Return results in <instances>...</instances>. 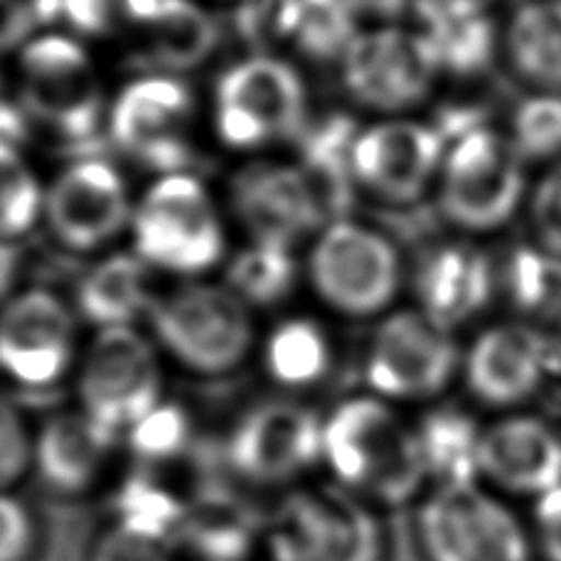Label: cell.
Instances as JSON below:
<instances>
[{
	"label": "cell",
	"instance_id": "cell-1",
	"mask_svg": "<svg viewBox=\"0 0 561 561\" xmlns=\"http://www.w3.org/2000/svg\"><path fill=\"white\" fill-rule=\"evenodd\" d=\"M323 473L377 510L416 503L428 490L416 424L367 389L323 412Z\"/></svg>",
	"mask_w": 561,
	"mask_h": 561
},
{
	"label": "cell",
	"instance_id": "cell-2",
	"mask_svg": "<svg viewBox=\"0 0 561 561\" xmlns=\"http://www.w3.org/2000/svg\"><path fill=\"white\" fill-rule=\"evenodd\" d=\"M146 330L168 367L197 379L237 375L256 357L262 330L225 280L190 278L158 290Z\"/></svg>",
	"mask_w": 561,
	"mask_h": 561
},
{
	"label": "cell",
	"instance_id": "cell-3",
	"mask_svg": "<svg viewBox=\"0 0 561 561\" xmlns=\"http://www.w3.org/2000/svg\"><path fill=\"white\" fill-rule=\"evenodd\" d=\"M20 106L30 122L79 156H99L108 102L92 55L72 33L33 35L18 53Z\"/></svg>",
	"mask_w": 561,
	"mask_h": 561
},
{
	"label": "cell",
	"instance_id": "cell-4",
	"mask_svg": "<svg viewBox=\"0 0 561 561\" xmlns=\"http://www.w3.org/2000/svg\"><path fill=\"white\" fill-rule=\"evenodd\" d=\"M262 561H387L379 510L328 483L286 490L264 515Z\"/></svg>",
	"mask_w": 561,
	"mask_h": 561
},
{
	"label": "cell",
	"instance_id": "cell-5",
	"mask_svg": "<svg viewBox=\"0 0 561 561\" xmlns=\"http://www.w3.org/2000/svg\"><path fill=\"white\" fill-rule=\"evenodd\" d=\"M131 252L153 274L205 278L227 262V229L209 190L190 170L158 175L134 205Z\"/></svg>",
	"mask_w": 561,
	"mask_h": 561
},
{
	"label": "cell",
	"instance_id": "cell-6",
	"mask_svg": "<svg viewBox=\"0 0 561 561\" xmlns=\"http://www.w3.org/2000/svg\"><path fill=\"white\" fill-rule=\"evenodd\" d=\"M227 473L247 490L286 493L323 473V412L300 397L247 407L222 440Z\"/></svg>",
	"mask_w": 561,
	"mask_h": 561
},
{
	"label": "cell",
	"instance_id": "cell-7",
	"mask_svg": "<svg viewBox=\"0 0 561 561\" xmlns=\"http://www.w3.org/2000/svg\"><path fill=\"white\" fill-rule=\"evenodd\" d=\"M304 274L318 306L343 320L382 318L397 308L404 286V264L394 239L353 217L320 229Z\"/></svg>",
	"mask_w": 561,
	"mask_h": 561
},
{
	"label": "cell",
	"instance_id": "cell-8",
	"mask_svg": "<svg viewBox=\"0 0 561 561\" xmlns=\"http://www.w3.org/2000/svg\"><path fill=\"white\" fill-rule=\"evenodd\" d=\"M168 363L144 325L92 330L72 375L77 407L122 438L163 402Z\"/></svg>",
	"mask_w": 561,
	"mask_h": 561
},
{
	"label": "cell",
	"instance_id": "cell-9",
	"mask_svg": "<svg viewBox=\"0 0 561 561\" xmlns=\"http://www.w3.org/2000/svg\"><path fill=\"white\" fill-rule=\"evenodd\" d=\"M463 350L454 330L438 325L424 310L392 308L375 320L359 373L367 392L397 407L431 404L460 375Z\"/></svg>",
	"mask_w": 561,
	"mask_h": 561
},
{
	"label": "cell",
	"instance_id": "cell-10",
	"mask_svg": "<svg viewBox=\"0 0 561 561\" xmlns=\"http://www.w3.org/2000/svg\"><path fill=\"white\" fill-rule=\"evenodd\" d=\"M414 535L424 561H533V535L480 483L428 488L416 500Z\"/></svg>",
	"mask_w": 561,
	"mask_h": 561
},
{
	"label": "cell",
	"instance_id": "cell-11",
	"mask_svg": "<svg viewBox=\"0 0 561 561\" xmlns=\"http://www.w3.org/2000/svg\"><path fill=\"white\" fill-rule=\"evenodd\" d=\"M308 118L304 77L280 55H247L227 67L215 87V131L234 150L296 140Z\"/></svg>",
	"mask_w": 561,
	"mask_h": 561
},
{
	"label": "cell",
	"instance_id": "cell-12",
	"mask_svg": "<svg viewBox=\"0 0 561 561\" xmlns=\"http://www.w3.org/2000/svg\"><path fill=\"white\" fill-rule=\"evenodd\" d=\"M525 185V156L510 134L468 128L448 146L440 165V213L466 232H493L513 219Z\"/></svg>",
	"mask_w": 561,
	"mask_h": 561
},
{
	"label": "cell",
	"instance_id": "cell-13",
	"mask_svg": "<svg viewBox=\"0 0 561 561\" xmlns=\"http://www.w3.org/2000/svg\"><path fill=\"white\" fill-rule=\"evenodd\" d=\"M82 347V320L57 290L18 288L0 306V377L8 385L49 392L72 379Z\"/></svg>",
	"mask_w": 561,
	"mask_h": 561
},
{
	"label": "cell",
	"instance_id": "cell-14",
	"mask_svg": "<svg viewBox=\"0 0 561 561\" xmlns=\"http://www.w3.org/2000/svg\"><path fill=\"white\" fill-rule=\"evenodd\" d=\"M195 94L175 75H138L108 104L106 136L118 153L158 175L183 173L195 158Z\"/></svg>",
	"mask_w": 561,
	"mask_h": 561
},
{
	"label": "cell",
	"instance_id": "cell-15",
	"mask_svg": "<svg viewBox=\"0 0 561 561\" xmlns=\"http://www.w3.org/2000/svg\"><path fill=\"white\" fill-rule=\"evenodd\" d=\"M343 84L359 106L402 114L431 94L440 72L438 57L416 27L385 23L359 30L340 59Z\"/></svg>",
	"mask_w": 561,
	"mask_h": 561
},
{
	"label": "cell",
	"instance_id": "cell-16",
	"mask_svg": "<svg viewBox=\"0 0 561 561\" xmlns=\"http://www.w3.org/2000/svg\"><path fill=\"white\" fill-rule=\"evenodd\" d=\"M126 178L104 156H79L45 190V225L72 254H96L131 227Z\"/></svg>",
	"mask_w": 561,
	"mask_h": 561
},
{
	"label": "cell",
	"instance_id": "cell-17",
	"mask_svg": "<svg viewBox=\"0 0 561 561\" xmlns=\"http://www.w3.org/2000/svg\"><path fill=\"white\" fill-rule=\"evenodd\" d=\"M446 150L440 128L414 118L359 128L353 146L357 187L389 205H412L438 180Z\"/></svg>",
	"mask_w": 561,
	"mask_h": 561
},
{
	"label": "cell",
	"instance_id": "cell-18",
	"mask_svg": "<svg viewBox=\"0 0 561 561\" xmlns=\"http://www.w3.org/2000/svg\"><path fill=\"white\" fill-rule=\"evenodd\" d=\"M554 359L552 337L525 320H510L476 335L463 350L460 377L480 404L515 409L542 392Z\"/></svg>",
	"mask_w": 561,
	"mask_h": 561
},
{
	"label": "cell",
	"instance_id": "cell-19",
	"mask_svg": "<svg viewBox=\"0 0 561 561\" xmlns=\"http://www.w3.org/2000/svg\"><path fill=\"white\" fill-rule=\"evenodd\" d=\"M118 446L122 438L82 409H62L35 426L30 478L59 500L87 497L112 476Z\"/></svg>",
	"mask_w": 561,
	"mask_h": 561
},
{
	"label": "cell",
	"instance_id": "cell-20",
	"mask_svg": "<svg viewBox=\"0 0 561 561\" xmlns=\"http://www.w3.org/2000/svg\"><path fill=\"white\" fill-rule=\"evenodd\" d=\"M229 203L252 239L298 244L325 227L313 187L294 163L254 160L229 183Z\"/></svg>",
	"mask_w": 561,
	"mask_h": 561
},
{
	"label": "cell",
	"instance_id": "cell-21",
	"mask_svg": "<svg viewBox=\"0 0 561 561\" xmlns=\"http://www.w3.org/2000/svg\"><path fill=\"white\" fill-rule=\"evenodd\" d=\"M480 480L503 493L542 497L561 485V431L533 414L497 419L485 426Z\"/></svg>",
	"mask_w": 561,
	"mask_h": 561
},
{
	"label": "cell",
	"instance_id": "cell-22",
	"mask_svg": "<svg viewBox=\"0 0 561 561\" xmlns=\"http://www.w3.org/2000/svg\"><path fill=\"white\" fill-rule=\"evenodd\" d=\"M412 284L416 308L456 333L488 308L497 278L476 244L440 242L421 254Z\"/></svg>",
	"mask_w": 561,
	"mask_h": 561
},
{
	"label": "cell",
	"instance_id": "cell-23",
	"mask_svg": "<svg viewBox=\"0 0 561 561\" xmlns=\"http://www.w3.org/2000/svg\"><path fill=\"white\" fill-rule=\"evenodd\" d=\"M337 357V340L323 320L288 313L264 330L254 359L280 394L304 397L333 377Z\"/></svg>",
	"mask_w": 561,
	"mask_h": 561
},
{
	"label": "cell",
	"instance_id": "cell-24",
	"mask_svg": "<svg viewBox=\"0 0 561 561\" xmlns=\"http://www.w3.org/2000/svg\"><path fill=\"white\" fill-rule=\"evenodd\" d=\"M131 39L140 75L180 77L217 53L222 27L197 0H160Z\"/></svg>",
	"mask_w": 561,
	"mask_h": 561
},
{
	"label": "cell",
	"instance_id": "cell-25",
	"mask_svg": "<svg viewBox=\"0 0 561 561\" xmlns=\"http://www.w3.org/2000/svg\"><path fill=\"white\" fill-rule=\"evenodd\" d=\"M158 290L153 272L136 252H112L79 276L72 296L82 325L92 330L144 325Z\"/></svg>",
	"mask_w": 561,
	"mask_h": 561
},
{
	"label": "cell",
	"instance_id": "cell-26",
	"mask_svg": "<svg viewBox=\"0 0 561 561\" xmlns=\"http://www.w3.org/2000/svg\"><path fill=\"white\" fill-rule=\"evenodd\" d=\"M357 134L359 126L353 116L328 112L320 118H308L294 140L298 148L296 165L313 187L325 225L350 217L355 205L359 187L353 170V146Z\"/></svg>",
	"mask_w": 561,
	"mask_h": 561
},
{
	"label": "cell",
	"instance_id": "cell-27",
	"mask_svg": "<svg viewBox=\"0 0 561 561\" xmlns=\"http://www.w3.org/2000/svg\"><path fill=\"white\" fill-rule=\"evenodd\" d=\"M412 18L434 47L440 72L483 75L495 59L497 33L490 10L466 0H419Z\"/></svg>",
	"mask_w": 561,
	"mask_h": 561
},
{
	"label": "cell",
	"instance_id": "cell-28",
	"mask_svg": "<svg viewBox=\"0 0 561 561\" xmlns=\"http://www.w3.org/2000/svg\"><path fill=\"white\" fill-rule=\"evenodd\" d=\"M264 517H254L252 510L229 495H195L190 497L180 554L195 561H249L259 554Z\"/></svg>",
	"mask_w": 561,
	"mask_h": 561
},
{
	"label": "cell",
	"instance_id": "cell-29",
	"mask_svg": "<svg viewBox=\"0 0 561 561\" xmlns=\"http://www.w3.org/2000/svg\"><path fill=\"white\" fill-rule=\"evenodd\" d=\"M421 460L434 485L480 483V448L485 426L456 407H431L414 421Z\"/></svg>",
	"mask_w": 561,
	"mask_h": 561
},
{
	"label": "cell",
	"instance_id": "cell-30",
	"mask_svg": "<svg viewBox=\"0 0 561 561\" xmlns=\"http://www.w3.org/2000/svg\"><path fill=\"white\" fill-rule=\"evenodd\" d=\"M225 284L252 310H272L288 304L306 280L296 244L274 239H249L239 252L227 256Z\"/></svg>",
	"mask_w": 561,
	"mask_h": 561
},
{
	"label": "cell",
	"instance_id": "cell-31",
	"mask_svg": "<svg viewBox=\"0 0 561 561\" xmlns=\"http://www.w3.org/2000/svg\"><path fill=\"white\" fill-rule=\"evenodd\" d=\"M507 57L539 92H561V0H527L510 18Z\"/></svg>",
	"mask_w": 561,
	"mask_h": 561
},
{
	"label": "cell",
	"instance_id": "cell-32",
	"mask_svg": "<svg viewBox=\"0 0 561 561\" xmlns=\"http://www.w3.org/2000/svg\"><path fill=\"white\" fill-rule=\"evenodd\" d=\"M190 497L163 483L156 468L138 466L118 480L112 493V523L178 547Z\"/></svg>",
	"mask_w": 561,
	"mask_h": 561
},
{
	"label": "cell",
	"instance_id": "cell-33",
	"mask_svg": "<svg viewBox=\"0 0 561 561\" xmlns=\"http://www.w3.org/2000/svg\"><path fill=\"white\" fill-rule=\"evenodd\" d=\"M357 18L350 0H284L280 47L313 62H340L359 33Z\"/></svg>",
	"mask_w": 561,
	"mask_h": 561
},
{
	"label": "cell",
	"instance_id": "cell-34",
	"mask_svg": "<svg viewBox=\"0 0 561 561\" xmlns=\"http://www.w3.org/2000/svg\"><path fill=\"white\" fill-rule=\"evenodd\" d=\"M195 419L190 409L165 397L122 436V448L144 468H168L193 448Z\"/></svg>",
	"mask_w": 561,
	"mask_h": 561
},
{
	"label": "cell",
	"instance_id": "cell-35",
	"mask_svg": "<svg viewBox=\"0 0 561 561\" xmlns=\"http://www.w3.org/2000/svg\"><path fill=\"white\" fill-rule=\"evenodd\" d=\"M45 215V187L20 148L0 146V239L18 242Z\"/></svg>",
	"mask_w": 561,
	"mask_h": 561
},
{
	"label": "cell",
	"instance_id": "cell-36",
	"mask_svg": "<svg viewBox=\"0 0 561 561\" xmlns=\"http://www.w3.org/2000/svg\"><path fill=\"white\" fill-rule=\"evenodd\" d=\"M160 0H65L62 23L79 37H134Z\"/></svg>",
	"mask_w": 561,
	"mask_h": 561
},
{
	"label": "cell",
	"instance_id": "cell-37",
	"mask_svg": "<svg viewBox=\"0 0 561 561\" xmlns=\"http://www.w3.org/2000/svg\"><path fill=\"white\" fill-rule=\"evenodd\" d=\"M510 138L525 160L561 156V92H539L515 108Z\"/></svg>",
	"mask_w": 561,
	"mask_h": 561
},
{
	"label": "cell",
	"instance_id": "cell-38",
	"mask_svg": "<svg viewBox=\"0 0 561 561\" xmlns=\"http://www.w3.org/2000/svg\"><path fill=\"white\" fill-rule=\"evenodd\" d=\"M43 519L18 490H0V561H37Z\"/></svg>",
	"mask_w": 561,
	"mask_h": 561
},
{
	"label": "cell",
	"instance_id": "cell-39",
	"mask_svg": "<svg viewBox=\"0 0 561 561\" xmlns=\"http://www.w3.org/2000/svg\"><path fill=\"white\" fill-rule=\"evenodd\" d=\"M35 426L13 399L0 394V490H18L33 470Z\"/></svg>",
	"mask_w": 561,
	"mask_h": 561
},
{
	"label": "cell",
	"instance_id": "cell-40",
	"mask_svg": "<svg viewBox=\"0 0 561 561\" xmlns=\"http://www.w3.org/2000/svg\"><path fill=\"white\" fill-rule=\"evenodd\" d=\"M84 561H183L180 549L108 519L92 537Z\"/></svg>",
	"mask_w": 561,
	"mask_h": 561
},
{
	"label": "cell",
	"instance_id": "cell-41",
	"mask_svg": "<svg viewBox=\"0 0 561 561\" xmlns=\"http://www.w3.org/2000/svg\"><path fill=\"white\" fill-rule=\"evenodd\" d=\"M533 219L542 247L561 254V165L539 183L533 199Z\"/></svg>",
	"mask_w": 561,
	"mask_h": 561
},
{
	"label": "cell",
	"instance_id": "cell-42",
	"mask_svg": "<svg viewBox=\"0 0 561 561\" xmlns=\"http://www.w3.org/2000/svg\"><path fill=\"white\" fill-rule=\"evenodd\" d=\"M533 539L547 561H561V485L535 500Z\"/></svg>",
	"mask_w": 561,
	"mask_h": 561
},
{
	"label": "cell",
	"instance_id": "cell-43",
	"mask_svg": "<svg viewBox=\"0 0 561 561\" xmlns=\"http://www.w3.org/2000/svg\"><path fill=\"white\" fill-rule=\"evenodd\" d=\"M35 27L27 0H0V53L23 47Z\"/></svg>",
	"mask_w": 561,
	"mask_h": 561
},
{
	"label": "cell",
	"instance_id": "cell-44",
	"mask_svg": "<svg viewBox=\"0 0 561 561\" xmlns=\"http://www.w3.org/2000/svg\"><path fill=\"white\" fill-rule=\"evenodd\" d=\"M419 0H350L359 18H377L382 23H397L399 18L412 15Z\"/></svg>",
	"mask_w": 561,
	"mask_h": 561
},
{
	"label": "cell",
	"instance_id": "cell-45",
	"mask_svg": "<svg viewBox=\"0 0 561 561\" xmlns=\"http://www.w3.org/2000/svg\"><path fill=\"white\" fill-rule=\"evenodd\" d=\"M20 276V252L15 242H3L0 239V306L18 290Z\"/></svg>",
	"mask_w": 561,
	"mask_h": 561
},
{
	"label": "cell",
	"instance_id": "cell-46",
	"mask_svg": "<svg viewBox=\"0 0 561 561\" xmlns=\"http://www.w3.org/2000/svg\"><path fill=\"white\" fill-rule=\"evenodd\" d=\"M466 3H470V5H478V8H485V10H490V5H493V3H497V0H466Z\"/></svg>",
	"mask_w": 561,
	"mask_h": 561
}]
</instances>
